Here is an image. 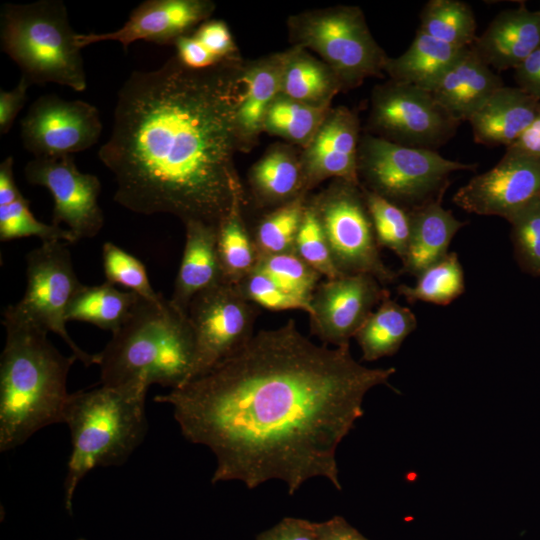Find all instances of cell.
Returning a JSON list of instances; mask_svg holds the SVG:
<instances>
[{
    "instance_id": "1",
    "label": "cell",
    "mask_w": 540,
    "mask_h": 540,
    "mask_svg": "<svg viewBox=\"0 0 540 540\" xmlns=\"http://www.w3.org/2000/svg\"><path fill=\"white\" fill-rule=\"evenodd\" d=\"M395 371L361 365L349 346L317 345L290 319L154 401L171 405L182 435L214 453V484L253 489L277 479L293 495L323 477L341 490L337 447L363 415L365 394Z\"/></svg>"
},
{
    "instance_id": "2",
    "label": "cell",
    "mask_w": 540,
    "mask_h": 540,
    "mask_svg": "<svg viewBox=\"0 0 540 540\" xmlns=\"http://www.w3.org/2000/svg\"><path fill=\"white\" fill-rule=\"evenodd\" d=\"M242 64L194 70L173 56L157 69L131 73L98 151L114 176L118 204L218 228L244 197L234 162Z\"/></svg>"
},
{
    "instance_id": "3",
    "label": "cell",
    "mask_w": 540,
    "mask_h": 540,
    "mask_svg": "<svg viewBox=\"0 0 540 540\" xmlns=\"http://www.w3.org/2000/svg\"><path fill=\"white\" fill-rule=\"evenodd\" d=\"M2 322L6 338L0 358V451L7 452L40 429L63 423L68 374L77 359L62 354L47 331L7 308Z\"/></svg>"
},
{
    "instance_id": "4",
    "label": "cell",
    "mask_w": 540,
    "mask_h": 540,
    "mask_svg": "<svg viewBox=\"0 0 540 540\" xmlns=\"http://www.w3.org/2000/svg\"><path fill=\"white\" fill-rule=\"evenodd\" d=\"M98 357L103 385L177 389L189 381L195 357L188 315L163 295L140 297Z\"/></svg>"
},
{
    "instance_id": "5",
    "label": "cell",
    "mask_w": 540,
    "mask_h": 540,
    "mask_svg": "<svg viewBox=\"0 0 540 540\" xmlns=\"http://www.w3.org/2000/svg\"><path fill=\"white\" fill-rule=\"evenodd\" d=\"M149 388H97L70 393L63 423L71 434V454L64 480V505L69 514L81 480L97 467L124 464L148 431L145 410Z\"/></svg>"
},
{
    "instance_id": "6",
    "label": "cell",
    "mask_w": 540,
    "mask_h": 540,
    "mask_svg": "<svg viewBox=\"0 0 540 540\" xmlns=\"http://www.w3.org/2000/svg\"><path fill=\"white\" fill-rule=\"evenodd\" d=\"M61 0L3 5L1 49L30 84L56 83L75 91L87 87L81 48Z\"/></svg>"
},
{
    "instance_id": "7",
    "label": "cell",
    "mask_w": 540,
    "mask_h": 540,
    "mask_svg": "<svg viewBox=\"0 0 540 540\" xmlns=\"http://www.w3.org/2000/svg\"><path fill=\"white\" fill-rule=\"evenodd\" d=\"M476 163L447 159L436 150L413 148L364 132L358 148L361 186L407 211L442 201L450 175L475 170Z\"/></svg>"
},
{
    "instance_id": "8",
    "label": "cell",
    "mask_w": 540,
    "mask_h": 540,
    "mask_svg": "<svg viewBox=\"0 0 540 540\" xmlns=\"http://www.w3.org/2000/svg\"><path fill=\"white\" fill-rule=\"evenodd\" d=\"M287 27L292 46L318 54L337 76L342 91L384 73L389 57L373 37L358 6L302 11L289 16Z\"/></svg>"
},
{
    "instance_id": "9",
    "label": "cell",
    "mask_w": 540,
    "mask_h": 540,
    "mask_svg": "<svg viewBox=\"0 0 540 540\" xmlns=\"http://www.w3.org/2000/svg\"><path fill=\"white\" fill-rule=\"evenodd\" d=\"M308 202L321 224L333 262L342 275L367 274L382 285L397 274L379 252L360 183L336 179Z\"/></svg>"
},
{
    "instance_id": "10",
    "label": "cell",
    "mask_w": 540,
    "mask_h": 540,
    "mask_svg": "<svg viewBox=\"0 0 540 540\" xmlns=\"http://www.w3.org/2000/svg\"><path fill=\"white\" fill-rule=\"evenodd\" d=\"M66 242L49 241L26 255V289L7 309L14 315L59 336L86 367L97 365L98 353L81 349L66 329L68 307L83 285L74 270Z\"/></svg>"
},
{
    "instance_id": "11",
    "label": "cell",
    "mask_w": 540,
    "mask_h": 540,
    "mask_svg": "<svg viewBox=\"0 0 540 540\" xmlns=\"http://www.w3.org/2000/svg\"><path fill=\"white\" fill-rule=\"evenodd\" d=\"M459 125L427 90L390 79L372 90L367 131L372 135L435 150L455 135Z\"/></svg>"
},
{
    "instance_id": "12",
    "label": "cell",
    "mask_w": 540,
    "mask_h": 540,
    "mask_svg": "<svg viewBox=\"0 0 540 540\" xmlns=\"http://www.w3.org/2000/svg\"><path fill=\"white\" fill-rule=\"evenodd\" d=\"M187 315L195 343L190 381L234 354L254 335L258 310L237 285L221 281L198 293Z\"/></svg>"
},
{
    "instance_id": "13",
    "label": "cell",
    "mask_w": 540,
    "mask_h": 540,
    "mask_svg": "<svg viewBox=\"0 0 540 540\" xmlns=\"http://www.w3.org/2000/svg\"><path fill=\"white\" fill-rule=\"evenodd\" d=\"M102 133L97 108L57 95L36 99L21 120L20 137L35 158L72 155L95 145Z\"/></svg>"
},
{
    "instance_id": "14",
    "label": "cell",
    "mask_w": 540,
    "mask_h": 540,
    "mask_svg": "<svg viewBox=\"0 0 540 540\" xmlns=\"http://www.w3.org/2000/svg\"><path fill=\"white\" fill-rule=\"evenodd\" d=\"M26 180L49 190L53 197L52 223L65 224L77 240L93 238L104 224L98 203L101 183L97 176L82 173L72 155L35 158L25 168Z\"/></svg>"
},
{
    "instance_id": "15",
    "label": "cell",
    "mask_w": 540,
    "mask_h": 540,
    "mask_svg": "<svg viewBox=\"0 0 540 540\" xmlns=\"http://www.w3.org/2000/svg\"><path fill=\"white\" fill-rule=\"evenodd\" d=\"M390 292L367 274L326 279L310 301V330L324 345L349 346L363 323Z\"/></svg>"
},
{
    "instance_id": "16",
    "label": "cell",
    "mask_w": 540,
    "mask_h": 540,
    "mask_svg": "<svg viewBox=\"0 0 540 540\" xmlns=\"http://www.w3.org/2000/svg\"><path fill=\"white\" fill-rule=\"evenodd\" d=\"M540 197V159L506 151L500 161L473 176L453 196L462 210L508 220Z\"/></svg>"
},
{
    "instance_id": "17",
    "label": "cell",
    "mask_w": 540,
    "mask_h": 540,
    "mask_svg": "<svg viewBox=\"0 0 540 540\" xmlns=\"http://www.w3.org/2000/svg\"><path fill=\"white\" fill-rule=\"evenodd\" d=\"M215 8L211 0H146L131 11L121 28L107 33L77 34V44L82 49L101 41H117L125 50L137 40L174 45L209 20Z\"/></svg>"
},
{
    "instance_id": "18",
    "label": "cell",
    "mask_w": 540,
    "mask_h": 540,
    "mask_svg": "<svg viewBox=\"0 0 540 540\" xmlns=\"http://www.w3.org/2000/svg\"><path fill=\"white\" fill-rule=\"evenodd\" d=\"M360 120L346 106L331 107L319 129L300 153L307 193L327 179L360 183L357 161Z\"/></svg>"
},
{
    "instance_id": "19",
    "label": "cell",
    "mask_w": 540,
    "mask_h": 540,
    "mask_svg": "<svg viewBox=\"0 0 540 540\" xmlns=\"http://www.w3.org/2000/svg\"><path fill=\"white\" fill-rule=\"evenodd\" d=\"M540 46V11L524 4L498 13L471 49L496 71L516 69Z\"/></svg>"
},
{
    "instance_id": "20",
    "label": "cell",
    "mask_w": 540,
    "mask_h": 540,
    "mask_svg": "<svg viewBox=\"0 0 540 540\" xmlns=\"http://www.w3.org/2000/svg\"><path fill=\"white\" fill-rule=\"evenodd\" d=\"M287 50L252 61H243L236 111L240 151H248L263 133L267 111L281 92Z\"/></svg>"
},
{
    "instance_id": "21",
    "label": "cell",
    "mask_w": 540,
    "mask_h": 540,
    "mask_svg": "<svg viewBox=\"0 0 540 540\" xmlns=\"http://www.w3.org/2000/svg\"><path fill=\"white\" fill-rule=\"evenodd\" d=\"M504 85L502 79L469 47L429 91L449 115L462 123Z\"/></svg>"
},
{
    "instance_id": "22",
    "label": "cell",
    "mask_w": 540,
    "mask_h": 540,
    "mask_svg": "<svg viewBox=\"0 0 540 540\" xmlns=\"http://www.w3.org/2000/svg\"><path fill=\"white\" fill-rule=\"evenodd\" d=\"M540 111V101L520 89L503 85L469 119L476 143L511 145Z\"/></svg>"
},
{
    "instance_id": "23",
    "label": "cell",
    "mask_w": 540,
    "mask_h": 540,
    "mask_svg": "<svg viewBox=\"0 0 540 540\" xmlns=\"http://www.w3.org/2000/svg\"><path fill=\"white\" fill-rule=\"evenodd\" d=\"M184 225L185 245L169 300L178 310L187 313L198 293L224 280L217 253V227L199 221Z\"/></svg>"
},
{
    "instance_id": "24",
    "label": "cell",
    "mask_w": 540,
    "mask_h": 540,
    "mask_svg": "<svg viewBox=\"0 0 540 540\" xmlns=\"http://www.w3.org/2000/svg\"><path fill=\"white\" fill-rule=\"evenodd\" d=\"M411 233L401 272L417 277L448 255L456 233L466 225L441 201H433L410 211Z\"/></svg>"
},
{
    "instance_id": "25",
    "label": "cell",
    "mask_w": 540,
    "mask_h": 540,
    "mask_svg": "<svg viewBox=\"0 0 540 540\" xmlns=\"http://www.w3.org/2000/svg\"><path fill=\"white\" fill-rule=\"evenodd\" d=\"M248 182L258 206L271 210L308 195L300 155L283 143L268 147L251 166Z\"/></svg>"
},
{
    "instance_id": "26",
    "label": "cell",
    "mask_w": 540,
    "mask_h": 540,
    "mask_svg": "<svg viewBox=\"0 0 540 540\" xmlns=\"http://www.w3.org/2000/svg\"><path fill=\"white\" fill-rule=\"evenodd\" d=\"M466 49L443 43L417 30L406 51L397 57H389L384 73L390 80L430 91Z\"/></svg>"
},
{
    "instance_id": "27",
    "label": "cell",
    "mask_w": 540,
    "mask_h": 540,
    "mask_svg": "<svg viewBox=\"0 0 540 540\" xmlns=\"http://www.w3.org/2000/svg\"><path fill=\"white\" fill-rule=\"evenodd\" d=\"M342 91L332 69L309 51L291 46L287 49L280 94L316 107L329 108Z\"/></svg>"
},
{
    "instance_id": "28",
    "label": "cell",
    "mask_w": 540,
    "mask_h": 540,
    "mask_svg": "<svg viewBox=\"0 0 540 540\" xmlns=\"http://www.w3.org/2000/svg\"><path fill=\"white\" fill-rule=\"evenodd\" d=\"M416 328L414 313L389 296L369 315L354 338L361 348L362 360L371 362L394 355Z\"/></svg>"
},
{
    "instance_id": "29",
    "label": "cell",
    "mask_w": 540,
    "mask_h": 540,
    "mask_svg": "<svg viewBox=\"0 0 540 540\" xmlns=\"http://www.w3.org/2000/svg\"><path fill=\"white\" fill-rule=\"evenodd\" d=\"M139 298L136 293L119 290L106 281L82 285L68 307L66 319L91 323L113 333L126 321Z\"/></svg>"
},
{
    "instance_id": "30",
    "label": "cell",
    "mask_w": 540,
    "mask_h": 540,
    "mask_svg": "<svg viewBox=\"0 0 540 540\" xmlns=\"http://www.w3.org/2000/svg\"><path fill=\"white\" fill-rule=\"evenodd\" d=\"M239 198L217 228V253L223 280L237 285L258 264L259 253L243 217Z\"/></svg>"
},
{
    "instance_id": "31",
    "label": "cell",
    "mask_w": 540,
    "mask_h": 540,
    "mask_svg": "<svg viewBox=\"0 0 540 540\" xmlns=\"http://www.w3.org/2000/svg\"><path fill=\"white\" fill-rule=\"evenodd\" d=\"M176 57L186 67L203 70L241 60L231 31L223 20L209 19L174 44Z\"/></svg>"
},
{
    "instance_id": "32",
    "label": "cell",
    "mask_w": 540,
    "mask_h": 540,
    "mask_svg": "<svg viewBox=\"0 0 540 540\" xmlns=\"http://www.w3.org/2000/svg\"><path fill=\"white\" fill-rule=\"evenodd\" d=\"M476 19L472 8L459 0H430L420 13L419 29L423 33L457 48L474 43Z\"/></svg>"
},
{
    "instance_id": "33",
    "label": "cell",
    "mask_w": 540,
    "mask_h": 540,
    "mask_svg": "<svg viewBox=\"0 0 540 540\" xmlns=\"http://www.w3.org/2000/svg\"><path fill=\"white\" fill-rule=\"evenodd\" d=\"M331 107H316L279 94L269 107L263 132L302 149L311 141Z\"/></svg>"
},
{
    "instance_id": "34",
    "label": "cell",
    "mask_w": 540,
    "mask_h": 540,
    "mask_svg": "<svg viewBox=\"0 0 540 540\" xmlns=\"http://www.w3.org/2000/svg\"><path fill=\"white\" fill-rule=\"evenodd\" d=\"M413 286L401 284L396 290L409 303L426 302L447 306L465 292V277L456 252H450L417 277Z\"/></svg>"
},
{
    "instance_id": "35",
    "label": "cell",
    "mask_w": 540,
    "mask_h": 540,
    "mask_svg": "<svg viewBox=\"0 0 540 540\" xmlns=\"http://www.w3.org/2000/svg\"><path fill=\"white\" fill-rule=\"evenodd\" d=\"M307 196L272 209L258 222L252 235L259 256L294 252Z\"/></svg>"
},
{
    "instance_id": "36",
    "label": "cell",
    "mask_w": 540,
    "mask_h": 540,
    "mask_svg": "<svg viewBox=\"0 0 540 540\" xmlns=\"http://www.w3.org/2000/svg\"><path fill=\"white\" fill-rule=\"evenodd\" d=\"M361 187L378 245L393 251L403 261L411 233L410 212Z\"/></svg>"
},
{
    "instance_id": "37",
    "label": "cell",
    "mask_w": 540,
    "mask_h": 540,
    "mask_svg": "<svg viewBox=\"0 0 540 540\" xmlns=\"http://www.w3.org/2000/svg\"><path fill=\"white\" fill-rule=\"evenodd\" d=\"M24 237H37L42 242L78 241L70 230L36 219L29 208L28 200L21 195L14 202L0 206V240L6 242Z\"/></svg>"
},
{
    "instance_id": "38",
    "label": "cell",
    "mask_w": 540,
    "mask_h": 540,
    "mask_svg": "<svg viewBox=\"0 0 540 540\" xmlns=\"http://www.w3.org/2000/svg\"><path fill=\"white\" fill-rule=\"evenodd\" d=\"M515 259L527 274L540 276V197L515 212L508 220Z\"/></svg>"
},
{
    "instance_id": "39",
    "label": "cell",
    "mask_w": 540,
    "mask_h": 540,
    "mask_svg": "<svg viewBox=\"0 0 540 540\" xmlns=\"http://www.w3.org/2000/svg\"><path fill=\"white\" fill-rule=\"evenodd\" d=\"M102 263L106 282L121 285L147 300L161 297L151 286L144 264L110 241L102 246Z\"/></svg>"
},
{
    "instance_id": "40",
    "label": "cell",
    "mask_w": 540,
    "mask_h": 540,
    "mask_svg": "<svg viewBox=\"0 0 540 540\" xmlns=\"http://www.w3.org/2000/svg\"><path fill=\"white\" fill-rule=\"evenodd\" d=\"M256 268L267 273L284 289L308 303L322 277L295 252L259 256Z\"/></svg>"
},
{
    "instance_id": "41",
    "label": "cell",
    "mask_w": 540,
    "mask_h": 540,
    "mask_svg": "<svg viewBox=\"0 0 540 540\" xmlns=\"http://www.w3.org/2000/svg\"><path fill=\"white\" fill-rule=\"evenodd\" d=\"M294 252L326 279L342 276L333 262L321 224L308 198Z\"/></svg>"
},
{
    "instance_id": "42",
    "label": "cell",
    "mask_w": 540,
    "mask_h": 540,
    "mask_svg": "<svg viewBox=\"0 0 540 540\" xmlns=\"http://www.w3.org/2000/svg\"><path fill=\"white\" fill-rule=\"evenodd\" d=\"M237 286L243 296L256 306L273 311L302 310L310 313V303L284 289L258 268L245 276Z\"/></svg>"
},
{
    "instance_id": "43",
    "label": "cell",
    "mask_w": 540,
    "mask_h": 540,
    "mask_svg": "<svg viewBox=\"0 0 540 540\" xmlns=\"http://www.w3.org/2000/svg\"><path fill=\"white\" fill-rule=\"evenodd\" d=\"M256 540H319L315 523L301 518H283L272 528L260 533Z\"/></svg>"
},
{
    "instance_id": "44",
    "label": "cell",
    "mask_w": 540,
    "mask_h": 540,
    "mask_svg": "<svg viewBox=\"0 0 540 540\" xmlns=\"http://www.w3.org/2000/svg\"><path fill=\"white\" fill-rule=\"evenodd\" d=\"M31 84L21 76L18 84L11 90L0 91V133L7 134L27 99Z\"/></svg>"
},
{
    "instance_id": "45",
    "label": "cell",
    "mask_w": 540,
    "mask_h": 540,
    "mask_svg": "<svg viewBox=\"0 0 540 540\" xmlns=\"http://www.w3.org/2000/svg\"><path fill=\"white\" fill-rule=\"evenodd\" d=\"M514 71L517 87L540 101V46Z\"/></svg>"
},
{
    "instance_id": "46",
    "label": "cell",
    "mask_w": 540,
    "mask_h": 540,
    "mask_svg": "<svg viewBox=\"0 0 540 540\" xmlns=\"http://www.w3.org/2000/svg\"><path fill=\"white\" fill-rule=\"evenodd\" d=\"M315 526L319 540H369L341 516L315 523Z\"/></svg>"
},
{
    "instance_id": "47",
    "label": "cell",
    "mask_w": 540,
    "mask_h": 540,
    "mask_svg": "<svg viewBox=\"0 0 540 540\" xmlns=\"http://www.w3.org/2000/svg\"><path fill=\"white\" fill-rule=\"evenodd\" d=\"M506 151L540 159V111L522 134L506 147Z\"/></svg>"
},
{
    "instance_id": "48",
    "label": "cell",
    "mask_w": 540,
    "mask_h": 540,
    "mask_svg": "<svg viewBox=\"0 0 540 540\" xmlns=\"http://www.w3.org/2000/svg\"><path fill=\"white\" fill-rule=\"evenodd\" d=\"M13 164L12 156L0 164V206L8 205L22 195L15 182Z\"/></svg>"
},
{
    "instance_id": "49",
    "label": "cell",
    "mask_w": 540,
    "mask_h": 540,
    "mask_svg": "<svg viewBox=\"0 0 540 540\" xmlns=\"http://www.w3.org/2000/svg\"><path fill=\"white\" fill-rule=\"evenodd\" d=\"M77 540H87V539H85V538H79V539H77Z\"/></svg>"
},
{
    "instance_id": "50",
    "label": "cell",
    "mask_w": 540,
    "mask_h": 540,
    "mask_svg": "<svg viewBox=\"0 0 540 540\" xmlns=\"http://www.w3.org/2000/svg\"><path fill=\"white\" fill-rule=\"evenodd\" d=\"M540 11V10H539Z\"/></svg>"
}]
</instances>
